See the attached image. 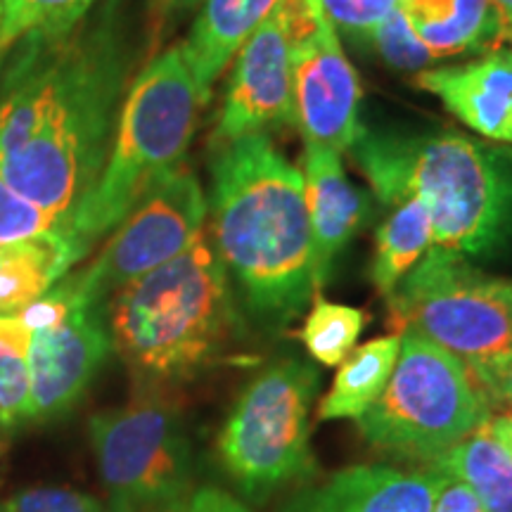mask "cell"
Here are the masks:
<instances>
[{"instance_id": "obj_16", "label": "cell", "mask_w": 512, "mask_h": 512, "mask_svg": "<svg viewBox=\"0 0 512 512\" xmlns=\"http://www.w3.org/2000/svg\"><path fill=\"white\" fill-rule=\"evenodd\" d=\"M418 86L437 95L477 136L512 145V48L453 67L427 69L418 74Z\"/></svg>"}, {"instance_id": "obj_28", "label": "cell", "mask_w": 512, "mask_h": 512, "mask_svg": "<svg viewBox=\"0 0 512 512\" xmlns=\"http://www.w3.org/2000/svg\"><path fill=\"white\" fill-rule=\"evenodd\" d=\"M48 230H57L53 221L34 204L19 197L0 174V242L31 238Z\"/></svg>"}, {"instance_id": "obj_3", "label": "cell", "mask_w": 512, "mask_h": 512, "mask_svg": "<svg viewBox=\"0 0 512 512\" xmlns=\"http://www.w3.org/2000/svg\"><path fill=\"white\" fill-rule=\"evenodd\" d=\"M384 207L418 197L432 247L489 259L512 242V147L463 133L361 128L349 147Z\"/></svg>"}, {"instance_id": "obj_14", "label": "cell", "mask_w": 512, "mask_h": 512, "mask_svg": "<svg viewBox=\"0 0 512 512\" xmlns=\"http://www.w3.org/2000/svg\"><path fill=\"white\" fill-rule=\"evenodd\" d=\"M444 482L430 467L351 465L297 486L278 512H432Z\"/></svg>"}, {"instance_id": "obj_27", "label": "cell", "mask_w": 512, "mask_h": 512, "mask_svg": "<svg viewBox=\"0 0 512 512\" xmlns=\"http://www.w3.org/2000/svg\"><path fill=\"white\" fill-rule=\"evenodd\" d=\"M0 512H110L98 498L62 486H38L19 491L0 503Z\"/></svg>"}, {"instance_id": "obj_22", "label": "cell", "mask_w": 512, "mask_h": 512, "mask_svg": "<svg viewBox=\"0 0 512 512\" xmlns=\"http://www.w3.org/2000/svg\"><path fill=\"white\" fill-rule=\"evenodd\" d=\"M432 249V221L418 197H403L389 207L387 219L377 228L375 252L370 261V283L384 299Z\"/></svg>"}, {"instance_id": "obj_4", "label": "cell", "mask_w": 512, "mask_h": 512, "mask_svg": "<svg viewBox=\"0 0 512 512\" xmlns=\"http://www.w3.org/2000/svg\"><path fill=\"white\" fill-rule=\"evenodd\" d=\"M112 351L147 392L221 361L238 332L230 275L204 228L190 247L105 302Z\"/></svg>"}, {"instance_id": "obj_21", "label": "cell", "mask_w": 512, "mask_h": 512, "mask_svg": "<svg viewBox=\"0 0 512 512\" xmlns=\"http://www.w3.org/2000/svg\"><path fill=\"white\" fill-rule=\"evenodd\" d=\"M427 467L463 482L486 512H512V456L486 425Z\"/></svg>"}, {"instance_id": "obj_9", "label": "cell", "mask_w": 512, "mask_h": 512, "mask_svg": "<svg viewBox=\"0 0 512 512\" xmlns=\"http://www.w3.org/2000/svg\"><path fill=\"white\" fill-rule=\"evenodd\" d=\"M88 434L110 512H159L195 489L181 415L152 392L95 413Z\"/></svg>"}, {"instance_id": "obj_1", "label": "cell", "mask_w": 512, "mask_h": 512, "mask_svg": "<svg viewBox=\"0 0 512 512\" xmlns=\"http://www.w3.org/2000/svg\"><path fill=\"white\" fill-rule=\"evenodd\" d=\"M128 69L114 3L0 55V174L64 233L110 155Z\"/></svg>"}, {"instance_id": "obj_10", "label": "cell", "mask_w": 512, "mask_h": 512, "mask_svg": "<svg viewBox=\"0 0 512 512\" xmlns=\"http://www.w3.org/2000/svg\"><path fill=\"white\" fill-rule=\"evenodd\" d=\"M207 195L195 171L181 164L147 188L83 271L74 273L88 302L107 299L171 261L207 228Z\"/></svg>"}, {"instance_id": "obj_15", "label": "cell", "mask_w": 512, "mask_h": 512, "mask_svg": "<svg viewBox=\"0 0 512 512\" xmlns=\"http://www.w3.org/2000/svg\"><path fill=\"white\" fill-rule=\"evenodd\" d=\"M304 200L313 238V287L328 285L339 254L356 238L370 214L366 192L351 183L342 155L330 147L306 145L302 157Z\"/></svg>"}, {"instance_id": "obj_18", "label": "cell", "mask_w": 512, "mask_h": 512, "mask_svg": "<svg viewBox=\"0 0 512 512\" xmlns=\"http://www.w3.org/2000/svg\"><path fill=\"white\" fill-rule=\"evenodd\" d=\"M278 5L280 0H202L195 24L181 43L202 105L209 102L211 88L228 62Z\"/></svg>"}, {"instance_id": "obj_12", "label": "cell", "mask_w": 512, "mask_h": 512, "mask_svg": "<svg viewBox=\"0 0 512 512\" xmlns=\"http://www.w3.org/2000/svg\"><path fill=\"white\" fill-rule=\"evenodd\" d=\"M29 332L31 422H55L79 406L112 354L105 306L81 297L55 323Z\"/></svg>"}, {"instance_id": "obj_7", "label": "cell", "mask_w": 512, "mask_h": 512, "mask_svg": "<svg viewBox=\"0 0 512 512\" xmlns=\"http://www.w3.org/2000/svg\"><path fill=\"white\" fill-rule=\"evenodd\" d=\"M318 387L311 363L280 358L242 389L216 439V453L245 501L266 503L316 479L311 408Z\"/></svg>"}, {"instance_id": "obj_5", "label": "cell", "mask_w": 512, "mask_h": 512, "mask_svg": "<svg viewBox=\"0 0 512 512\" xmlns=\"http://www.w3.org/2000/svg\"><path fill=\"white\" fill-rule=\"evenodd\" d=\"M200 107L181 43L140 69L121 102L107 162L67 230L83 252L112 233L152 183L183 164Z\"/></svg>"}, {"instance_id": "obj_31", "label": "cell", "mask_w": 512, "mask_h": 512, "mask_svg": "<svg viewBox=\"0 0 512 512\" xmlns=\"http://www.w3.org/2000/svg\"><path fill=\"white\" fill-rule=\"evenodd\" d=\"M159 512H252V508L216 486H197L181 501L166 505Z\"/></svg>"}, {"instance_id": "obj_23", "label": "cell", "mask_w": 512, "mask_h": 512, "mask_svg": "<svg viewBox=\"0 0 512 512\" xmlns=\"http://www.w3.org/2000/svg\"><path fill=\"white\" fill-rule=\"evenodd\" d=\"M366 325V311L349 304L330 302V299L316 294L297 337L302 339L306 354L318 366L337 368L356 349L358 337Z\"/></svg>"}, {"instance_id": "obj_20", "label": "cell", "mask_w": 512, "mask_h": 512, "mask_svg": "<svg viewBox=\"0 0 512 512\" xmlns=\"http://www.w3.org/2000/svg\"><path fill=\"white\" fill-rule=\"evenodd\" d=\"M401 349V335L375 337L339 363L330 392L318 403V420H358L387 387Z\"/></svg>"}, {"instance_id": "obj_35", "label": "cell", "mask_w": 512, "mask_h": 512, "mask_svg": "<svg viewBox=\"0 0 512 512\" xmlns=\"http://www.w3.org/2000/svg\"><path fill=\"white\" fill-rule=\"evenodd\" d=\"M494 3L501 8V12L508 17V22L512 24V0H494Z\"/></svg>"}, {"instance_id": "obj_6", "label": "cell", "mask_w": 512, "mask_h": 512, "mask_svg": "<svg viewBox=\"0 0 512 512\" xmlns=\"http://www.w3.org/2000/svg\"><path fill=\"white\" fill-rule=\"evenodd\" d=\"M491 415L494 408L458 356L415 332H401L387 387L356 425L375 451L427 467Z\"/></svg>"}, {"instance_id": "obj_36", "label": "cell", "mask_w": 512, "mask_h": 512, "mask_svg": "<svg viewBox=\"0 0 512 512\" xmlns=\"http://www.w3.org/2000/svg\"><path fill=\"white\" fill-rule=\"evenodd\" d=\"M0 17H3V0H0Z\"/></svg>"}, {"instance_id": "obj_8", "label": "cell", "mask_w": 512, "mask_h": 512, "mask_svg": "<svg viewBox=\"0 0 512 512\" xmlns=\"http://www.w3.org/2000/svg\"><path fill=\"white\" fill-rule=\"evenodd\" d=\"M394 332H415L465 366L512 351V278L432 247L387 299Z\"/></svg>"}, {"instance_id": "obj_2", "label": "cell", "mask_w": 512, "mask_h": 512, "mask_svg": "<svg viewBox=\"0 0 512 512\" xmlns=\"http://www.w3.org/2000/svg\"><path fill=\"white\" fill-rule=\"evenodd\" d=\"M211 240L247 311L285 328L316 297L304 178L268 133L216 145L207 197Z\"/></svg>"}, {"instance_id": "obj_24", "label": "cell", "mask_w": 512, "mask_h": 512, "mask_svg": "<svg viewBox=\"0 0 512 512\" xmlns=\"http://www.w3.org/2000/svg\"><path fill=\"white\" fill-rule=\"evenodd\" d=\"M98 0H3L0 55L27 38H55L74 31Z\"/></svg>"}, {"instance_id": "obj_19", "label": "cell", "mask_w": 512, "mask_h": 512, "mask_svg": "<svg viewBox=\"0 0 512 512\" xmlns=\"http://www.w3.org/2000/svg\"><path fill=\"white\" fill-rule=\"evenodd\" d=\"M86 256L64 230L0 242V316H15L60 283Z\"/></svg>"}, {"instance_id": "obj_13", "label": "cell", "mask_w": 512, "mask_h": 512, "mask_svg": "<svg viewBox=\"0 0 512 512\" xmlns=\"http://www.w3.org/2000/svg\"><path fill=\"white\" fill-rule=\"evenodd\" d=\"M361 81L344 55L337 29L320 12L316 24L294 43V126L306 145L342 155L358 133Z\"/></svg>"}, {"instance_id": "obj_25", "label": "cell", "mask_w": 512, "mask_h": 512, "mask_svg": "<svg viewBox=\"0 0 512 512\" xmlns=\"http://www.w3.org/2000/svg\"><path fill=\"white\" fill-rule=\"evenodd\" d=\"M29 335L17 316H0V430L31 422Z\"/></svg>"}, {"instance_id": "obj_33", "label": "cell", "mask_w": 512, "mask_h": 512, "mask_svg": "<svg viewBox=\"0 0 512 512\" xmlns=\"http://www.w3.org/2000/svg\"><path fill=\"white\" fill-rule=\"evenodd\" d=\"M486 427H489L491 434L501 441V444L505 446V451L512 456V411L491 415L489 422H486Z\"/></svg>"}, {"instance_id": "obj_11", "label": "cell", "mask_w": 512, "mask_h": 512, "mask_svg": "<svg viewBox=\"0 0 512 512\" xmlns=\"http://www.w3.org/2000/svg\"><path fill=\"white\" fill-rule=\"evenodd\" d=\"M323 8L320 0H280L235 55L211 145L294 124V43Z\"/></svg>"}, {"instance_id": "obj_32", "label": "cell", "mask_w": 512, "mask_h": 512, "mask_svg": "<svg viewBox=\"0 0 512 512\" xmlns=\"http://www.w3.org/2000/svg\"><path fill=\"white\" fill-rule=\"evenodd\" d=\"M432 512H486L479 498L458 479H448L434 498Z\"/></svg>"}, {"instance_id": "obj_17", "label": "cell", "mask_w": 512, "mask_h": 512, "mask_svg": "<svg viewBox=\"0 0 512 512\" xmlns=\"http://www.w3.org/2000/svg\"><path fill=\"white\" fill-rule=\"evenodd\" d=\"M434 60L512 48V24L494 0H399Z\"/></svg>"}, {"instance_id": "obj_29", "label": "cell", "mask_w": 512, "mask_h": 512, "mask_svg": "<svg viewBox=\"0 0 512 512\" xmlns=\"http://www.w3.org/2000/svg\"><path fill=\"white\" fill-rule=\"evenodd\" d=\"M396 5L399 0H320V8L332 22V27L356 38L373 29Z\"/></svg>"}, {"instance_id": "obj_26", "label": "cell", "mask_w": 512, "mask_h": 512, "mask_svg": "<svg viewBox=\"0 0 512 512\" xmlns=\"http://www.w3.org/2000/svg\"><path fill=\"white\" fill-rule=\"evenodd\" d=\"M361 38L370 43V46L377 50V55H380L389 67L396 69V72L422 74L427 72L430 64L434 62L430 48L420 41L411 19L406 17V12H403L399 5H396L387 17L380 19L373 29H368Z\"/></svg>"}, {"instance_id": "obj_30", "label": "cell", "mask_w": 512, "mask_h": 512, "mask_svg": "<svg viewBox=\"0 0 512 512\" xmlns=\"http://www.w3.org/2000/svg\"><path fill=\"white\" fill-rule=\"evenodd\" d=\"M467 368H470L472 377L484 392L486 401L494 408V415L496 408L512 411V351Z\"/></svg>"}, {"instance_id": "obj_34", "label": "cell", "mask_w": 512, "mask_h": 512, "mask_svg": "<svg viewBox=\"0 0 512 512\" xmlns=\"http://www.w3.org/2000/svg\"><path fill=\"white\" fill-rule=\"evenodd\" d=\"M162 5V10L166 12H178V10H190L195 5H200L202 0H157Z\"/></svg>"}]
</instances>
